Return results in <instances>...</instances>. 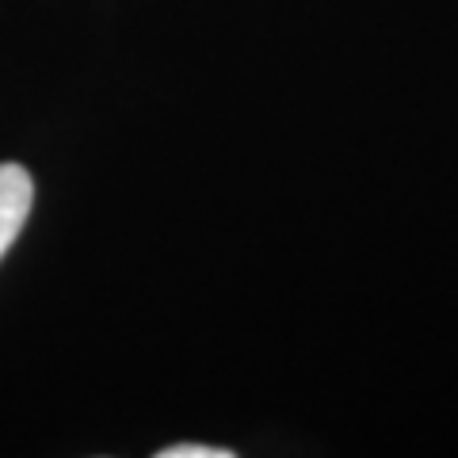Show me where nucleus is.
I'll return each instance as SVG.
<instances>
[{
	"instance_id": "2",
	"label": "nucleus",
	"mask_w": 458,
	"mask_h": 458,
	"mask_svg": "<svg viewBox=\"0 0 458 458\" xmlns=\"http://www.w3.org/2000/svg\"><path fill=\"white\" fill-rule=\"evenodd\" d=\"M161 458H229V451H222V447H191V443H180V447L161 451Z\"/></svg>"
},
{
	"instance_id": "1",
	"label": "nucleus",
	"mask_w": 458,
	"mask_h": 458,
	"mask_svg": "<svg viewBox=\"0 0 458 458\" xmlns=\"http://www.w3.org/2000/svg\"><path fill=\"white\" fill-rule=\"evenodd\" d=\"M35 183L20 165H0V260L12 249V241L20 237V229L31 214Z\"/></svg>"
}]
</instances>
